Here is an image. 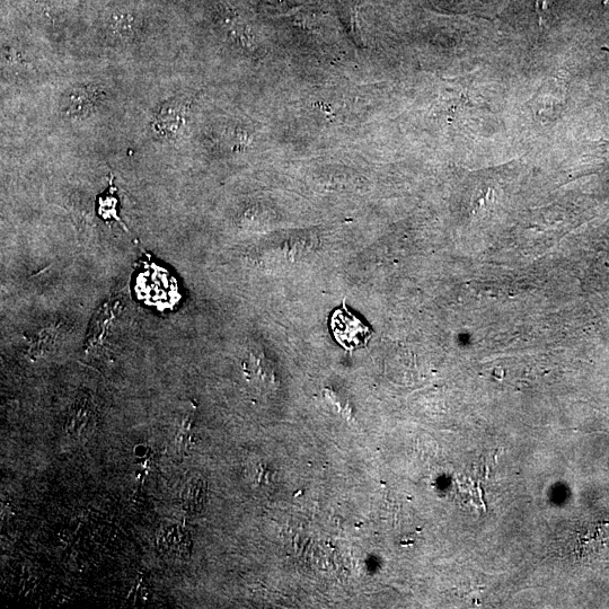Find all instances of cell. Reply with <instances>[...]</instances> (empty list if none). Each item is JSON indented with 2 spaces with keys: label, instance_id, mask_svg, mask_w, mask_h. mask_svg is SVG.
<instances>
[{
  "label": "cell",
  "instance_id": "obj_1",
  "mask_svg": "<svg viewBox=\"0 0 609 609\" xmlns=\"http://www.w3.org/2000/svg\"><path fill=\"white\" fill-rule=\"evenodd\" d=\"M330 329L335 340L348 351L367 346L373 335V331L348 310L346 302L332 313Z\"/></svg>",
  "mask_w": 609,
  "mask_h": 609
},
{
  "label": "cell",
  "instance_id": "obj_2",
  "mask_svg": "<svg viewBox=\"0 0 609 609\" xmlns=\"http://www.w3.org/2000/svg\"><path fill=\"white\" fill-rule=\"evenodd\" d=\"M183 118L184 110L178 104H170L161 111V116L157 117L156 122L161 130L174 132L173 130H178L182 126Z\"/></svg>",
  "mask_w": 609,
  "mask_h": 609
},
{
  "label": "cell",
  "instance_id": "obj_3",
  "mask_svg": "<svg viewBox=\"0 0 609 609\" xmlns=\"http://www.w3.org/2000/svg\"><path fill=\"white\" fill-rule=\"evenodd\" d=\"M86 90H75L67 97L65 110L67 113L79 114L90 109L96 97Z\"/></svg>",
  "mask_w": 609,
  "mask_h": 609
},
{
  "label": "cell",
  "instance_id": "obj_4",
  "mask_svg": "<svg viewBox=\"0 0 609 609\" xmlns=\"http://www.w3.org/2000/svg\"><path fill=\"white\" fill-rule=\"evenodd\" d=\"M132 25H134V17L131 15L122 13L112 16V29L121 34L130 32L132 30Z\"/></svg>",
  "mask_w": 609,
  "mask_h": 609
}]
</instances>
